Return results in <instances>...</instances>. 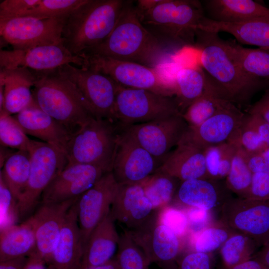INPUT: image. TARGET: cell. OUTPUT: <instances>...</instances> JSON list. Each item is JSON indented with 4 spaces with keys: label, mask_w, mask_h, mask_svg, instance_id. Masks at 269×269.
<instances>
[{
    "label": "cell",
    "mask_w": 269,
    "mask_h": 269,
    "mask_svg": "<svg viewBox=\"0 0 269 269\" xmlns=\"http://www.w3.org/2000/svg\"><path fill=\"white\" fill-rule=\"evenodd\" d=\"M209 86L219 98L236 106L247 105L265 83L248 77L218 33L197 29L194 44Z\"/></svg>",
    "instance_id": "1"
},
{
    "label": "cell",
    "mask_w": 269,
    "mask_h": 269,
    "mask_svg": "<svg viewBox=\"0 0 269 269\" xmlns=\"http://www.w3.org/2000/svg\"><path fill=\"white\" fill-rule=\"evenodd\" d=\"M81 54L98 55L151 67L169 62L161 42L142 24L131 1L108 37Z\"/></svg>",
    "instance_id": "2"
},
{
    "label": "cell",
    "mask_w": 269,
    "mask_h": 269,
    "mask_svg": "<svg viewBox=\"0 0 269 269\" xmlns=\"http://www.w3.org/2000/svg\"><path fill=\"white\" fill-rule=\"evenodd\" d=\"M130 1L86 0L65 18L64 46L79 55L105 40L117 24Z\"/></svg>",
    "instance_id": "3"
},
{
    "label": "cell",
    "mask_w": 269,
    "mask_h": 269,
    "mask_svg": "<svg viewBox=\"0 0 269 269\" xmlns=\"http://www.w3.org/2000/svg\"><path fill=\"white\" fill-rule=\"evenodd\" d=\"M31 71L35 78L32 91L33 100L64 127L71 137L94 118L75 86L57 69Z\"/></svg>",
    "instance_id": "4"
},
{
    "label": "cell",
    "mask_w": 269,
    "mask_h": 269,
    "mask_svg": "<svg viewBox=\"0 0 269 269\" xmlns=\"http://www.w3.org/2000/svg\"><path fill=\"white\" fill-rule=\"evenodd\" d=\"M136 10L142 24L155 36L186 45L195 44L197 26L205 16L196 0H161L149 9Z\"/></svg>",
    "instance_id": "5"
},
{
    "label": "cell",
    "mask_w": 269,
    "mask_h": 269,
    "mask_svg": "<svg viewBox=\"0 0 269 269\" xmlns=\"http://www.w3.org/2000/svg\"><path fill=\"white\" fill-rule=\"evenodd\" d=\"M79 56L84 59L82 68L101 72L123 87L144 89L165 96L174 97L172 63L151 67L98 55Z\"/></svg>",
    "instance_id": "6"
},
{
    "label": "cell",
    "mask_w": 269,
    "mask_h": 269,
    "mask_svg": "<svg viewBox=\"0 0 269 269\" xmlns=\"http://www.w3.org/2000/svg\"><path fill=\"white\" fill-rule=\"evenodd\" d=\"M119 131L114 122L91 119L68 141L65 149L68 164L92 165L112 171Z\"/></svg>",
    "instance_id": "7"
},
{
    "label": "cell",
    "mask_w": 269,
    "mask_h": 269,
    "mask_svg": "<svg viewBox=\"0 0 269 269\" xmlns=\"http://www.w3.org/2000/svg\"><path fill=\"white\" fill-rule=\"evenodd\" d=\"M29 152V176L17 202L19 219L32 212L45 189L68 164L64 151L45 142L32 140Z\"/></svg>",
    "instance_id": "8"
},
{
    "label": "cell",
    "mask_w": 269,
    "mask_h": 269,
    "mask_svg": "<svg viewBox=\"0 0 269 269\" xmlns=\"http://www.w3.org/2000/svg\"><path fill=\"white\" fill-rule=\"evenodd\" d=\"M181 114L173 97L118 84L115 105L116 124L120 128Z\"/></svg>",
    "instance_id": "9"
},
{
    "label": "cell",
    "mask_w": 269,
    "mask_h": 269,
    "mask_svg": "<svg viewBox=\"0 0 269 269\" xmlns=\"http://www.w3.org/2000/svg\"><path fill=\"white\" fill-rule=\"evenodd\" d=\"M57 70L75 86L95 118L116 123L115 105L118 84L101 72L70 64Z\"/></svg>",
    "instance_id": "10"
},
{
    "label": "cell",
    "mask_w": 269,
    "mask_h": 269,
    "mask_svg": "<svg viewBox=\"0 0 269 269\" xmlns=\"http://www.w3.org/2000/svg\"><path fill=\"white\" fill-rule=\"evenodd\" d=\"M65 19L17 16L0 19L1 39L13 50L59 44Z\"/></svg>",
    "instance_id": "11"
},
{
    "label": "cell",
    "mask_w": 269,
    "mask_h": 269,
    "mask_svg": "<svg viewBox=\"0 0 269 269\" xmlns=\"http://www.w3.org/2000/svg\"><path fill=\"white\" fill-rule=\"evenodd\" d=\"M221 211L224 224L250 237L258 247L269 242V200L231 197Z\"/></svg>",
    "instance_id": "12"
},
{
    "label": "cell",
    "mask_w": 269,
    "mask_h": 269,
    "mask_svg": "<svg viewBox=\"0 0 269 269\" xmlns=\"http://www.w3.org/2000/svg\"><path fill=\"white\" fill-rule=\"evenodd\" d=\"M119 129L112 172L118 184L140 183L161 163L129 132Z\"/></svg>",
    "instance_id": "13"
},
{
    "label": "cell",
    "mask_w": 269,
    "mask_h": 269,
    "mask_svg": "<svg viewBox=\"0 0 269 269\" xmlns=\"http://www.w3.org/2000/svg\"><path fill=\"white\" fill-rule=\"evenodd\" d=\"M129 231L150 264L156 263L168 269H175L182 249L181 239L159 221L157 213L137 228Z\"/></svg>",
    "instance_id": "14"
},
{
    "label": "cell",
    "mask_w": 269,
    "mask_h": 269,
    "mask_svg": "<svg viewBox=\"0 0 269 269\" xmlns=\"http://www.w3.org/2000/svg\"><path fill=\"white\" fill-rule=\"evenodd\" d=\"M188 125L181 114L123 129L162 163L170 150L179 142Z\"/></svg>",
    "instance_id": "15"
},
{
    "label": "cell",
    "mask_w": 269,
    "mask_h": 269,
    "mask_svg": "<svg viewBox=\"0 0 269 269\" xmlns=\"http://www.w3.org/2000/svg\"><path fill=\"white\" fill-rule=\"evenodd\" d=\"M67 64L82 68L84 59L72 54L63 42L37 46L26 50L0 51V69L23 67L32 71H45L56 69Z\"/></svg>",
    "instance_id": "16"
},
{
    "label": "cell",
    "mask_w": 269,
    "mask_h": 269,
    "mask_svg": "<svg viewBox=\"0 0 269 269\" xmlns=\"http://www.w3.org/2000/svg\"><path fill=\"white\" fill-rule=\"evenodd\" d=\"M118 187L112 172H107L77 201L84 248L93 230L110 213Z\"/></svg>",
    "instance_id": "17"
},
{
    "label": "cell",
    "mask_w": 269,
    "mask_h": 269,
    "mask_svg": "<svg viewBox=\"0 0 269 269\" xmlns=\"http://www.w3.org/2000/svg\"><path fill=\"white\" fill-rule=\"evenodd\" d=\"M246 113L229 103L214 116L197 127L188 126L179 142L202 149L228 142L241 126Z\"/></svg>",
    "instance_id": "18"
},
{
    "label": "cell",
    "mask_w": 269,
    "mask_h": 269,
    "mask_svg": "<svg viewBox=\"0 0 269 269\" xmlns=\"http://www.w3.org/2000/svg\"><path fill=\"white\" fill-rule=\"evenodd\" d=\"M107 172L92 165L68 164L43 191L41 203L59 202L78 197Z\"/></svg>",
    "instance_id": "19"
},
{
    "label": "cell",
    "mask_w": 269,
    "mask_h": 269,
    "mask_svg": "<svg viewBox=\"0 0 269 269\" xmlns=\"http://www.w3.org/2000/svg\"><path fill=\"white\" fill-rule=\"evenodd\" d=\"M79 196L59 202L41 203L31 216L36 238V249L33 254L46 264H49L67 214Z\"/></svg>",
    "instance_id": "20"
},
{
    "label": "cell",
    "mask_w": 269,
    "mask_h": 269,
    "mask_svg": "<svg viewBox=\"0 0 269 269\" xmlns=\"http://www.w3.org/2000/svg\"><path fill=\"white\" fill-rule=\"evenodd\" d=\"M231 197L225 182L199 178L181 182L173 201L186 208L196 207L211 212L217 208L221 209Z\"/></svg>",
    "instance_id": "21"
},
{
    "label": "cell",
    "mask_w": 269,
    "mask_h": 269,
    "mask_svg": "<svg viewBox=\"0 0 269 269\" xmlns=\"http://www.w3.org/2000/svg\"><path fill=\"white\" fill-rule=\"evenodd\" d=\"M152 206L140 183L120 184L110 213L129 230L137 228L153 213Z\"/></svg>",
    "instance_id": "22"
},
{
    "label": "cell",
    "mask_w": 269,
    "mask_h": 269,
    "mask_svg": "<svg viewBox=\"0 0 269 269\" xmlns=\"http://www.w3.org/2000/svg\"><path fill=\"white\" fill-rule=\"evenodd\" d=\"M13 116L27 134L56 146L65 152L70 134L60 124L43 111L33 99Z\"/></svg>",
    "instance_id": "23"
},
{
    "label": "cell",
    "mask_w": 269,
    "mask_h": 269,
    "mask_svg": "<svg viewBox=\"0 0 269 269\" xmlns=\"http://www.w3.org/2000/svg\"><path fill=\"white\" fill-rule=\"evenodd\" d=\"M76 202L67 214L51 255L49 265L55 269H78L81 265L84 245L78 223Z\"/></svg>",
    "instance_id": "24"
},
{
    "label": "cell",
    "mask_w": 269,
    "mask_h": 269,
    "mask_svg": "<svg viewBox=\"0 0 269 269\" xmlns=\"http://www.w3.org/2000/svg\"><path fill=\"white\" fill-rule=\"evenodd\" d=\"M155 172L167 173L181 182L209 178L204 150L186 142H179Z\"/></svg>",
    "instance_id": "25"
},
{
    "label": "cell",
    "mask_w": 269,
    "mask_h": 269,
    "mask_svg": "<svg viewBox=\"0 0 269 269\" xmlns=\"http://www.w3.org/2000/svg\"><path fill=\"white\" fill-rule=\"evenodd\" d=\"M0 70V84L4 86L2 110L11 115H16L33 100L30 89L35 82L34 75L23 67Z\"/></svg>",
    "instance_id": "26"
},
{
    "label": "cell",
    "mask_w": 269,
    "mask_h": 269,
    "mask_svg": "<svg viewBox=\"0 0 269 269\" xmlns=\"http://www.w3.org/2000/svg\"><path fill=\"white\" fill-rule=\"evenodd\" d=\"M197 29L217 33L227 32L242 44L269 50V18L240 23H226L216 21L205 16L200 21Z\"/></svg>",
    "instance_id": "27"
},
{
    "label": "cell",
    "mask_w": 269,
    "mask_h": 269,
    "mask_svg": "<svg viewBox=\"0 0 269 269\" xmlns=\"http://www.w3.org/2000/svg\"><path fill=\"white\" fill-rule=\"evenodd\" d=\"M115 221L110 212L93 230L84 248L81 265L99 266L113 259L120 239Z\"/></svg>",
    "instance_id": "28"
},
{
    "label": "cell",
    "mask_w": 269,
    "mask_h": 269,
    "mask_svg": "<svg viewBox=\"0 0 269 269\" xmlns=\"http://www.w3.org/2000/svg\"><path fill=\"white\" fill-rule=\"evenodd\" d=\"M203 3L207 17L216 21L240 23L269 18V8L252 0H207Z\"/></svg>",
    "instance_id": "29"
},
{
    "label": "cell",
    "mask_w": 269,
    "mask_h": 269,
    "mask_svg": "<svg viewBox=\"0 0 269 269\" xmlns=\"http://www.w3.org/2000/svg\"><path fill=\"white\" fill-rule=\"evenodd\" d=\"M174 99L181 114L206 91L207 76L199 65L174 64L173 71Z\"/></svg>",
    "instance_id": "30"
},
{
    "label": "cell",
    "mask_w": 269,
    "mask_h": 269,
    "mask_svg": "<svg viewBox=\"0 0 269 269\" xmlns=\"http://www.w3.org/2000/svg\"><path fill=\"white\" fill-rule=\"evenodd\" d=\"M35 249V225L31 216L20 224L0 231V262L28 257Z\"/></svg>",
    "instance_id": "31"
},
{
    "label": "cell",
    "mask_w": 269,
    "mask_h": 269,
    "mask_svg": "<svg viewBox=\"0 0 269 269\" xmlns=\"http://www.w3.org/2000/svg\"><path fill=\"white\" fill-rule=\"evenodd\" d=\"M231 52L243 72L249 78L269 82V50L247 48L235 41L227 40Z\"/></svg>",
    "instance_id": "32"
},
{
    "label": "cell",
    "mask_w": 269,
    "mask_h": 269,
    "mask_svg": "<svg viewBox=\"0 0 269 269\" xmlns=\"http://www.w3.org/2000/svg\"><path fill=\"white\" fill-rule=\"evenodd\" d=\"M28 151L17 150L6 158L0 174L17 202L27 184L30 170Z\"/></svg>",
    "instance_id": "33"
},
{
    "label": "cell",
    "mask_w": 269,
    "mask_h": 269,
    "mask_svg": "<svg viewBox=\"0 0 269 269\" xmlns=\"http://www.w3.org/2000/svg\"><path fill=\"white\" fill-rule=\"evenodd\" d=\"M180 182L167 173L155 172L140 184L153 210L157 211L173 201Z\"/></svg>",
    "instance_id": "34"
},
{
    "label": "cell",
    "mask_w": 269,
    "mask_h": 269,
    "mask_svg": "<svg viewBox=\"0 0 269 269\" xmlns=\"http://www.w3.org/2000/svg\"><path fill=\"white\" fill-rule=\"evenodd\" d=\"M228 101L218 97L210 88L207 81L206 91L183 112L182 116L189 127H197L225 107Z\"/></svg>",
    "instance_id": "35"
},
{
    "label": "cell",
    "mask_w": 269,
    "mask_h": 269,
    "mask_svg": "<svg viewBox=\"0 0 269 269\" xmlns=\"http://www.w3.org/2000/svg\"><path fill=\"white\" fill-rule=\"evenodd\" d=\"M257 247L250 237L235 231L220 249L226 269H231L252 259Z\"/></svg>",
    "instance_id": "36"
},
{
    "label": "cell",
    "mask_w": 269,
    "mask_h": 269,
    "mask_svg": "<svg viewBox=\"0 0 269 269\" xmlns=\"http://www.w3.org/2000/svg\"><path fill=\"white\" fill-rule=\"evenodd\" d=\"M237 148L234 144L227 142L204 150L209 178L222 180L226 178Z\"/></svg>",
    "instance_id": "37"
},
{
    "label": "cell",
    "mask_w": 269,
    "mask_h": 269,
    "mask_svg": "<svg viewBox=\"0 0 269 269\" xmlns=\"http://www.w3.org/2000/svg\"><path fill=\"white\" fill-rule=\"evenodd\" d=\"M253 175L247 164L245 151L238 147L225 181L227 187L238 197L246 198Z\"/></svg>",
    "instance_id": "38"
},
{
    "label": "cell",
    "mask_w": 269,
    "mask_h": 269,
    "mask_svg": "<svg viewBox=\"0 0 269 269\" xmlns=\"http://www.w3.org/2000/svg\"><path fill=\"white\" fill-rule=\"evenodd\" d=\"M234 232L222 222L211 224L198 232L192 233L191 251L211 254L220 250Z\"/></svg>",
    "instance_id": "39"
},
{
    "label": "cell",
    "mask_w": 269,
    "mask_h": 269,
    "mask_svg": "<svg viewBox=\"0 0 269 269\" xmlns=\"http://www.w3.org/2000/svg\"><path fill=\"white\" fill-rule=\"evenodd\" d=\"M120 269H149V260L131 237L129 230L120 235L116 257Z\"/></svg>",
    "instance_id": "40"
},
{
    "label": "cell",
    "mask_w": 269,
    "mask_h": 269,
    "mask_svg": "<svg viewBox=\"0 0 269 269\" xmlns=\"http://www.w3.org/2000/svg\"><path fill=\"white\" fill-rule=\"evenodd\" d=\"M31 140L14 116L4 110L0 111L1 146L29 152Z\"/></svg>",
    "instance_id": "41"
},
{
    "label": "cell",
    "mask_w": 269,
    "mask_h": 269,
    "mask_svg": "<svg viewBox=\"0 0 269 269\" xmlns=\"http://www.w3.org/2000/svg\"><path fill=\"white\" fill-rule=\"evenodd\" d=\"M86 0H40L33 7L17 16L65 19Z\"/></svg>",
    "instance_id": "42"
},
{
    "label": "cell",
    "mask_w": 269,
    "mask_h": 269,
    "mask_svg": "<svg viewBox=\"0 0 269 269\" xmlns=\"http://www.w3.org/2000/svg\"><path fill=\"white\" fill-rule=\"evenodd\" d=\"M157 211L159 221L169 228L178 238L181 239L188 235L190 226L184 210L170 204Z\"/></svg>",
    "instance_id": "43"
},
{
    "label": "cell",
    "mask_w": 269,
    "mask_h": 269,
    "mask_svg": "<svg viewBox=\"0 0 269 269\" xmlns=\"http://www.w3.org/2000/svg\"><path fill=\"white\" fill-rule=\"evenodd\" d=\"M0 231L13 225L19 219L17 202L0 174Z\"/></svg>",
    "instance_id": "44"
},
{
    "label": "cell",
    "mask_w": 269,
    "mask_h": 269,
    "mask_svg": "<svg viewBox=\"0 0 269 269\" xmlns=\"http://www.w3.org/2000/svg\"><path fill=\"white\" fill-rule=\"evenodd\" d=\"M174 269H213V261L211 254L191 251L179 256Z\"/></svg>",
    "instance_id": "45"
},
{
    "label": "cell",
    "mask_w": 269,
    "mask_h": 269,
    "mask_svg": "<svg viewBox=\"0 0 269 269\" xmlns=\"http://www.w3.org/2000/svg\"><path fill=\"white\" fill-rule=\"evenodd\" d=\"M40 0H4L0 3V19L17 16L36 5Z\"/></svg>",
    "instance_id": "46"
},
{
    "label": "cell",
    "mask_w": 269,
    "mask_h": 269,
    "mask_svg": "<svg viewBox=\"0 0 269 269\" xmlns=\"http://www.w3.org/2000/svg\"><path fill=\"white\" fill-rule=\"evenodd\" d=\"M246 198L258 200H269V173L253 174Z\"/></svg>",
    "instance_id": "47"
},
{
    "label": "cell",
    "mask_w": 269,
    "mask_h": 269,
    "mask_svg": "<svg viewBox=\"0 0 269 269\" xmlns=\"http://www.w3.org/2000/svg\"><path fill=\"white\" fill-rule=\"evenodd\" d=\"M192 233L198 232L210 225L211 212L196 208H186L185 210Z\"/></svg>",
    "instance_id": "48"
},
{
    "label": "cell",
    "mask_w": 269,
    "mask_h": 269,
    "mask_svg": "<svg viewBox=\"0 0 269 269\" xmlns=\"http://www.w3.org/2000/svg\"><path fill=\"white\" fill-rule=\"evenodd\" d=\"M248 113L259 115L269 124V89L258 102L250 107Z\"/></svg>",
    "instance_id": "49"
},
{
    "label": "cell",
    "mask_w": 269,
    "mask_h": 269,
    "mask_svg": "<svg viewBox=\"0 0 269 269\" xmlns=\"http://www.w3.org/2000/svg\"><path fill=\"white\" fill-rule=\"evenodd\" d=\"M28 258L22 257L0 262V269H24Z\"/></svg>",
    "instance_id": "50"
},
{
    "label": "cell",
    "mask_w": 269,
    "mask_h": 269,
    "mask_svg": "<svg viewBox=\"0 0 269 269\" xmlns=\"http://www.w3.org/2000/svg\"><path fill=\"white\" fill-rule=\"evenodd\" d=\"M231 269H269V267L252 258Z\"/></svg>",
    "instance_id": "51"
},
{
    "label": "cell",
    "mask_w": 269,
    "mask_h": 269,
    "mask_svg": "<svg viewBox=\"0 0 269 269\" xmlns=\"http://www.w3.org/2000/svg\"><path fill=\"white\" fill-rule=\"evenodd\" d=\"M46 263L41 259L32 254L28 258L24 269H47Z\"/></svg>",
    "instance_id": "52"
},
{
    "label": "cell",
    "mask_w": 269,
    "mask_h": 269,
    "mask_svg": "<svg viewBox=\"0 0 269 269\" xmlns=\"http://www.w3.org/2000/svg\"><path fill=\"white\" fill-rule=\"evenodd\" d=\"M253 258L269 267V242L263 246L260 251L256 253Z\"/></svg>",
    "instance_id": "53"
},
{
    "label": "cell",
    "mask_w": 269,
    "mask_h": 269,
    "mask_svg": "<svg viewBox=\"0 0 269 269\" xmlns=\"http://www.w3.org/2000/svg\"><path fill=\"white\" fill-rule=\"evenodd\" d=\"M78 269H120V268L115 258L104 264L99 266L86 267L81 265Z\"/></svg>",
    "instance_id": "54"
},
{
    "label": "cell",
    "mask_w": 269,
    "mask_h": 269,
    "mask_svg": "<svg viewBox=\"0 0 269 269\" xmlns=\"http://www.w3.org/2000/svg\"><path fill=\"white\" fill-rule=\"evenodd\" d=\"M47 269H55V268L51 265H49Z\"/></svg>",
    "instance_id": "55"
}]
</instances>
